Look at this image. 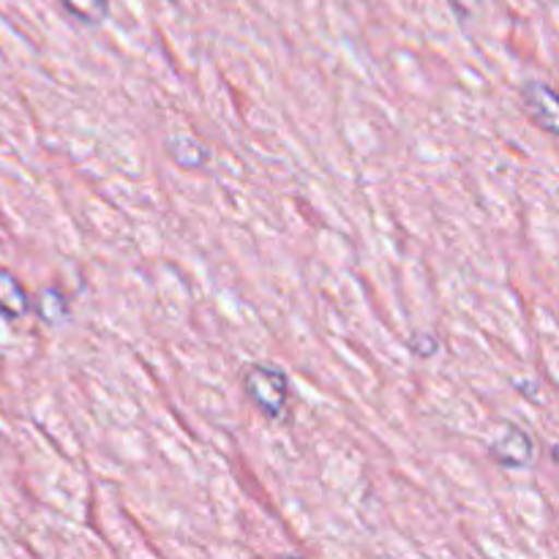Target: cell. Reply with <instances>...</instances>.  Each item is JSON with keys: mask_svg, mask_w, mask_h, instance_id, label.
Wrapping results in <instances>:
<instances>
[{"mask_svg": "<svg viewBox=\"0 0 559 559\" xmlns=\"http://www.w3.org/2000/svg\"><path fill=\"white\" fill-rule=\"evenodd\" d=\"M243 391L267 420H276L282 418L284 407H287L289 377L278 366L251 364L243 374Z\"/></svg>", "mask_w": 559, "mask_h": 559, "instance_id": "cell-1", "label": "cell"}, {"mask_svg": "<svg viewBox=\"0 0 559 559\" xmlns=\"http://www.w3.org/2000/svg\"><path fill=\"white\" fill-rule=\"evenodd\" d=\"M489 459L502 469H530L535 464V442L519 424H506L497 429L489 442Z\"/></svg>", "mask_w": 559, "mask_h": 559, "instance_id": "cell-2", "label": "cell"}, {"mask_svg": "<svg viewBox=\"0 0 559 559\" xmlns=\"http://www.w3.org/2000/svg\"><path fill=\"white\" fill-rule=\"evenodd\" d=\"M522 104L527 109L533 126H538L540 131H546L549 136L559 134V104L557 93L551 91V85L540 80H530L522 85Z\"/></svg>", "mask_w": 559, "mask_h": 559, "instance_id": "cell-3", "label": "cell"}, {"mask_svg": "<svg viewBox=\"0 0 559 559\" xmlns=\"http://www.w3.org/2000/svg\"><path fill=\"white\" fill-rule=\"evenodd\" d=\"M31 311V298L20 278L9 271H0V317L9 322L22 320Z\"/></svg>", "mask_w": 559, "mask_h": 559, "instance_id": "cell-4", "label": "cell"}, {"mask_svg": "<svg viewBox=\"0 0 559 559\" xmlns=\"http://www.w3.org/2000/svg\"><path fill=\"white\" fill-rule=\"evenodd\" d=\"M167 153L180 169H200L211 162V151L191 134H173L167 140Z\"/></svg>", "mask_w": 559, "mask_h": 559, "instance_id": "cell-5", "label": "cell"}, {"mask_svg": "<svg viewBox=\"0 0 559 559\" xmlns=\"http://www.w3.org/2000/svg\"><path fill=\"white\" fill-rule=\"evenodd\" d=\"M36 314L44 325L49 328L60 325V322L69 320V300H66V295L60 293V289L55 287L41 289L36 298Z\"/></svg>", "mask_w": 559, "mask_h": 559, "instance_id": "cell-6", "label": "cell"}, {"mask_svg": "<svg viewBox=\"0 0 559 559\" xmlns=\"http://www.w3.org/2000/svg\"><path fill=\"white\" fill-rule=\"evenodd\" d=\"M60 5L66 9V14L87 27L104 25L109 16V0H60Z\"/></svg>", "mask_w": 559, "mask_h": 559, "instance_id": "cell-7", "label": "cell"}, {"mask_svg": "<svg viewBox=\"0 0 559 559\" xmlns=\"http://www.w3.org/2000/svg\"><path fill=\"white\" fill-rule=\"evenodd\" d=\"M448 3H451L456 20L464 25V22H469L475 14H478L480 5H484V0H448Z\"/></svg>", "mask_w": 559, "mask_h": 559, "instance_id": "cell-8", "label": "cell"}, {"mask_svg": "<svg viewBox=\"0 0 559 559\" xmlns=\"http://www.w3.org/2000/svg\"><path fill=\"white\" fill-rule=\"evenodd\" d=\"M409 349H413L418 358H429V355H435L437 349H440V344H437L435 336H424V333H415V338L409 342Z\"/></svg>", "mask_w": 559, "mask_h": 559, "instance_id": "cell-9", "label": "cell"}]
</instances>
